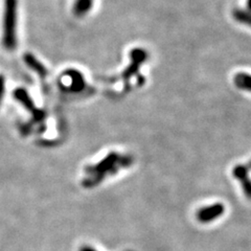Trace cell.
<instances>
[{"label": "cell", "instance_id": "cell-9", "mask_svg": "<svg viewBox=\"0 0 251 251\" xmlns=\"http://www.w3.org/2000/svg\"><path fill=\"white\" fill-rule=\"evenodd\" d=\"M234 82L239 88L250 90V75L248 74H239L235 76Z\"/></svg>", "mask_w": 251, "mask_h": 251}, {"label": "cell", "instance_id": "cell-2", "mask_svg": "<svg viewBox=\"0 0 251 251\" xmlns=\"http://www.w3.org/2000/svg\"><path fill=\"white\" fill-rule=\"evenodd\" d=\"M14 97H15V99H17L20 101V103L28 110V111L33 113L36 121H41L43 119V111H41V110H39V109L36 108L34 101L31 100V99L28 96V93L26 92V90H25V89H16L14 91Z\"/></svg>", "mask_w": 251, "mask_h": 251}, {"label": "cell", "instance_id": "cell-12", "mask_svg": "<svg viewBox=\"0 0 251 251\" xmlns=\"http://www.w3.org/2000/svg\"><path fill=\"white\" fill-rule=\"evenodd\" d=\"M81 251H97V250L93 248H90V247H84L81 249Z\"/></svg>", "mask_w": 251, "mask_h": 251}, {"label": "cell", "instance_id": "cell-10", "mask_svg": "<svg viewBox=\"0 0 251 251\" xmlns=\"http://www.w3.org/2000/svg\"><path fill=\"white\" fill-rule=\"evenodd\" d=\"M233 17L237 19L238 21L242 22V23H246L247 25H249L250 23V17H249V11L245 12L243 10H237L233 12Z\"/></svg>", "mask_w": 251, "mask_h": 251}, {"label": "cell", "instance_id": "cell-5", "mask_svg": "<svg viewBox=\"0 0 251 251\" xmlns=\"http://www.w3.org/2000/svg\"><path fill=\"white\" fill-rule=\"evenodd\" d=\"M233 175L235 178H238L242 182L243 188H244L245 194L248 198L251 196V184L248 178V170L244 166H238L233 169Z\"/></svg>", "mask_w": 251, "mask_h": 251}, {"label": "cell", "instance_id": "cell-11", "mask_svg": "<svg viewBox=\"0 0 251 251\" xmlns=\"http://www.w3.org/2000/svg\"><path fill=\"white\" fill-rule=\"evenodd\" d=\"M4 86H5L4 77L2 75H0V104H1V100L4 94Z\"/></svg>", "mask_w": 251, "mask_h": 251}, {"label": "cell", "instance_id": "cell-6", "mask_svg": "<svg viewBox=\"0 0 251 251\" xmlns=\"http://www.w3.org/2000/svg\"><path fill=\"white\" fill-rule=\"evenodd\" d=\"M23 59H25V62L28 65V67L33 69L34 72H36L41 77H45L47 75L46 67L42 64L40 61H38L37 58L35 56H33V54L26 53V54H25Z\"/></svg>", "mask_w": 251, "mask_h": 251}, {"label": "cell", "instance_id": "cell-3", "mask_svg": "<svg viewBox=\"0 0 251 251\" xmlns=\"http://www.w3.org/2000/svg\"><path fill=\"white\" fill-rule=\"evenodd\" d=\"M224 210H225V207L223 204L217 203V204H214V205H210L201 209L197 214V218L200 222H203V223L211 222L217 218H219L220 216H222Z\"/></svg>", "mask_w": 251, "mask_h": 251}, {"label": "cell", "instance_id": "cell-4", "mask_svg": "<svg viewBox=\"0 0 251 251\" xmlns=\"http://www.w3.org/2000/svg\"><path fill=\"white\" fill-rule=\"evenodd\" d=\"M131 64L129 68L124 73V77L128 78L138 70V66L146 60V53L141 50H135L131 53Z\"/></svg>", "mask_w": 251, "mask_h": 251}, {"label": "cell", "instance_id": "cell-1", "mask_svg": "<svg viewBox=\"0 0 251 251\" xmlns=\"http://www.w3.org/2000/svg\"><path fill=\"white\" fill-rule=\"evenodd\" d=\"M16 21H17V0H5L3 18V45L12 50L16 47Z\"/></svg>", "mask_w": 251, "mask_h": 251}, {"label": "cell", "instance_id": "cell-8", "mask_svg": "<svg viewBox=\"0 0 251 251\" xmlns=\"http://www.w3.org/2000/svg\"><path fill=\"white\" fill-rule=\"evenodd\" d=\"M93 3V0H75L74 13L76 16H83L87 14Z\"/></svg>", "mask_w": 251, "mask_h": 251}, {"label": "cell", "instance_id": "cell-7", "mask_svg": "<svg viewBox=\"0 0 251 251\" xmlns=\"http://www.w3.org/2000/svg\"><path fill=\"white\" fill-rule=\"evenodd\" d=\"M117 160H119V155H117L116 153L109 154L103 161L100 162L98 166L94 167V169L92 171L97 172L99 175L104 174V173L108 172L110 169H111L114 166Z\"/></svg>", "mask_w": 251, "mask_h": 251}]
</instances>
